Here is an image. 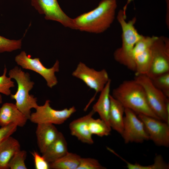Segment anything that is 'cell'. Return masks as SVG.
<instances>
[{
	"label": "cell",
	"instance_id": "cell-1",
	"mask_svg": "<svg viewBox=\"0 0 169 169\" xmlns=\"http://www.w3.org/2000/svg\"><path fill=\"white\" fill-rule=\"evenodd\" d=\"M116 7V0H102L94 9L73 19L76 29L97 33L104 32L113 23Z\"/></svg>",
	"mask_w": 169,
	"mask_h": 169
},
{
	"label": "cell",
	"instance_id": "cell-2",
	"mask_svg": "<svg viewBox=\"0 0 169 169\" xmlns=\"http://www.w3.org/2000/svg\"><path fill=\"white\" fill-rule=\"evenodd\" d=\"M112 96L125 108L131 110L137 115L160 120L150 107L143 88L135 79L123 81L113 89Z\"/></svg>",
	"mask_w": 169,
	"mask_h": 169
},
{
	"label": "cell",
	"instance_id": "cell-3",
	"mask_svg": "<svg viewBox=\"0 0 169 169\" xmlns=\"http://www.w3.org/2000/svg\"><path fill=\"white\" fill-rule=\"evenodd\" d=\"M117 19L122 29V43L121 47L115 51L114 54V59L129 69L135 72V65L131 59V54L136 44L142 35L138 33L134 26L136 21L135 17L127 22L124 17L123 10H120Z\"/></svg>",
	"mask_w": 169,
	"mask_h": 169
},
{
	"label": "cell",
	"instance_id": "cell-4",
	"mask_svg": "<svg viewBox=\"0 0 169 169\" xmlns=\"http://www.w3.org/2000/svg\"><path fill=\"white\" fill-rule=\"evenodd\" d=\"M8 75L16 80L18 85L16 93L11 94V98L15 100L18 108L29 120L31 110L35 109L38 105L37 98L29 94L33 87L34 82L31 80L28 73L24 72L18 66L10 70Z\"/></svg>",
	"mask_w": 169,
	"mask_h": 169
},
{
	"label": "cell",
	"instance_id": "cell-5",
	"mask_svg": "<svg viewBox=\"0 0 169 169\" xmlns=\"http://www.w3.org/2000/svg\"><path fill=\"white\" fill-rule=\"evenodd\" d=\"M134 79L143 88L148 103L152 111L161 120L169 124V117L166 110L169 98L153 85L151 79L146 75H136Z\"/></svg>",
	"mask_w": 169,
	"mask_h": 169
},
{
	"label": "cell",
	"instance_id": "cell-6",
	"mask_svg": "<svg viewBox=\"0 0 169 169\" xmlns=\"http://www.w3.org/2000/svg\"><path fill=\"white\" fill-rule=\"evenodd\" d=\"M15 60L18 65L22 68L32 70L42 76L49 87L52 88L57 84L58 81L55 73L59 71L58 60L56 61L51 68H48L43 65L39 58H32L24 51H22L17 55Z\"/></svg>",
	"mask_w": 169,
	"mask_h": 169
},
{
	"label": "cell",
	"instance_id": "cell-7",
	"mask_svg": "<svg viewBox=\"0 0 169 169\" xmlns=\"http://www.w3.org/2000/svg\"><path fill=\"white\" fill-rule=\"evenodd\" d=\"M50 101L47 100L44 104L38 105L36 111L31 114L29 120L33 123L50 124L60 125L63 123L75 113L76 110L74 106L61 110L52 108L50 105Z\"/></svg>",
	"mask_w": 169,
	"mask_h": 169
},
{
	"label": "cell",
	"instance_id": "cell-8",
	"mask_svg": "<svg viewBox=\"0 0 169 169\" xmlns=\"http://www.w3.org/2000/svg\"><path fill=\"white\" fill-rule=\"evenodd\" d=\"M152 58L146 75L150 79L169 72V42L167 38L158 37L151 47Z\"/></svg>",
	"mask_w": 169,
	"mask_h": 169
},
{
	"label": "cell",
	"instance_id": "cell-9",
	"mask_svg": "<svg viewBox=\"0 0 169 169\" xmlns=\"http://www.w3.org/2000/svg\"><path fill=\"white\" fill-rule=\"evenodd\" d=\"M72 75L82 80L89 87L95 92L94 96L85 109L94 100L96 94L103 90L110 79L105 69L96 71L89 68L81 62L78 64L76 69L73 72Z\"/></svg>",
	"mask_w": 169,
	"mask_h": 169
},
{
	"label": "cell",
	"instance_id": "cell-10",
	"mask_svg": "<svg viewBox=\"0 0 169 169\" xmlns=\"http://www.w3.org/2000/svg\"><path fill=\"white\" fill-rule=\"evenodd\" d=\"M123 130L121 135L125 143H142L149 140L142 121L133 111L125 108Z\"/></svg>",
	"mask_w": 169,
	"mask_h": 169
},
{
	"label": "cell",
	"instance_id": "cell-11",
	"mask_svg": "<svg viewBox=\"0 0 169 169\" xmlns=\"http://www.w3.org/2000/svg\"><path fill=\"white\" fill-rule=\"evenodd\" d=\"M32 5L45 19L57 21L64 26L76 29L73 19L67 16L57 0H31Z\"/></svg>",
	"mask_w": 169,
	"mask_h": 169
},
{
	"label": "cell",
	"instance_id": "cell-12",
	"mask_svg": "<svg viewBox=\"0 0 169 169\" xmlns=\"http://www.w3.org/2000/svg\"><path fill=\"white\" fill-rule=\"evenodd\" d=\"M143 122L149 137L158 146H169V124L161 120L142 114H138Z\"/></svg>",
	"mask_w": 169,
	"mask_h": 169
},
{
	"label": "cell",
	"instance_id": "cell-13",
	"mask_svg": "<svg viewBox=\"0 0 169 169\" xmlns=\"http://www.w3.org/2000/svg\"><path fill=\"white\" fill-rule=\"evenodd\" d=\"M95 112L92 110L88 114L72 121L69 125L71 135L81 142L89 144L94 143L89 128V121Z\"/></svg>",
	"mask_w": 169,
	"mask_h": 169
},
{
	"label": "cell",
	"instance_id": "cell-14",
	"mask_svg": "<svg viewBox=\"0 0 169 169\" xmlns=\"http://www.w3.org/2000/svg\"><path fill=\"white\" fill-rule=\"evenodd\" d=\"M28 120L15 104L5 103L0 108V126L1 127L14 123L18 126L22 127Z\"/></svg>",
	"mask_w": 169,
	"mask_h": 169
},
{
	"label": "cell",
	"instance_id": "cell-15",
	"mask_svg": "<svg viewBox=\"0 0 169 169\" xmlns=\"http://www.w3.org/2000/svg\"><path fill=\"white\" fill-rule=\"evenodd\" d=\"M36 131L38 146L42 154L56 140L59 132L54 124H37Z\"/></svg>",
	"mask_w": 169,
	"mask_h": 169
},
{
	"label": "cell",
	"instance_id": "cell-16",
	"mask_svg": "<svg viewBox=\"0 0 169 169\" xmlns=\"http://www.w3.org/2000/svg\"><path fill=\"white\" fill-rule=\"evenodd\" d=\"M110 102L108 122L110 128L121 135L124 126L125 108L117 100L110 95Z\"/></svg>",
	"mask_w": 169,
	"mask_h": 169
},
{
	"label": "cell",
	"instance_id": "cell-17",
	"mask_svg": "<svg viewBox=\"0 0 169 169\" xmlns=\"http://www.w3.org/2000/svg\"><path fill=\"white\" fill-rule=\"evenodd\" d=\"M20 150L19 141L11 136L0 143V169H8V163L14 155Z\"/></svg>",
	"mask_w": 169,
	"mask_h": 169
},
{
	"label": "cell",
	"instance_id": "cell-18",
	"mask_svg": "<svg viewBox=\"0 0 169 169\" xmlns=\"http://www.w3.org/2000/svg\"><path fill=\"white\" fill-rule=\"evenodd\" d=\"M68 152L67 141L62 133L60 132L56 140L42 154L49 163L62 157Z\"/></svg>",
	"mask_w": 169,
	"mask_h": 169
},
{
	"label": "cell",
	"instance_id": "cell-19",
	"mask_svg": "<svg viewBox=\"0 0 169 169\" xmlns=\"http://www.w3.org/2000/svg\"><path fill=\"white\" fill-rule=\"evenodd\" d=\"M111 82V79H110L100 92L97 102L92 107V110L95 113L97 112L100 118L105 121L110 127L108 118L110 105V93Z\"/></svg>",
	"mask_w": 169,
	"mask_h": 169
},
{
	"label": "cell",
	"instance_id": "cell-20",
	"mask_svg": "<svg viewBox=\"0 0 169 169\" xmlns=\"http://www.w3.org/2000/svg\"><path fill=\"white\" fill-rule=\"evenodd\" d=\"M81 158L80 156L68 152L62 157L49 163V168L52 169H77Z\"/></svg>",
	"mask_w": 169,
	"mask_h": 169
},
{
	"label": "cell",
	"instance_id": "cell-21",
	"mask_svg": "<svg viewBox=\"0 0 169 169\" xmlns=\"http://www.w3.org/2000/svg\"><path fill=\"white\" fill-rule=\"evenodd\" d=\"M151 47L135 57V75H146L149 72L152 58Z\"/></svg>",
	"mask_w": 169,
	"mask_h": 169
},
{
	"label": "cell",
	"instance_id": "cell-22",
	"mask_svg": "<svg viewBox=\"0 0 169 169\" xmlns=\"http://www.w3.org/2000/svg\"><path fill=\"white\" fill-rule=\"evenodd\" d=\"M89 131L92 135L100 137L108 136L110 134L111 128L100 118L94 119L91 117L89 121Z\"/></svg>",
	"mask_w": 169,
	"mask_h": 169
},
{
	"label": "cell",
	"instance_id": "cell-23",
	"mask_svg": "<svg viewBox=\"0 0 169 169\" xmlns=\"http://www.w3.org/2000/svg\"><path fill=\"white\" fill-rule=\"evenodd\" d=\"M122 160L126 164L127 167L129 169H168L169 165L165 162L162 156L160 155L156 156L153 164L148 166H142L136 163H131L123 158Z\"/></svg>",
	"mask_w": 169,
	"mask_h": 169
},
{
	"label": "cell",
	"instance_id": "cell-24",
	"mask_svg": "<svg viewBox=\"0 0 169 169\" xmlns=\"http://www.w3.org/2000/svg\"><path fill=\"white\" fill-rule=\"evenodd\" d=\"M158 37L154 36L149 37L142 36L141 38L136 43L131 54V59L135 64L134 59L135 57L150 48Z\"/></svg>",
	"mask_w": 169,
	"mask_h": 169
},
{
	"label": "cell",
	"instance_id": "cell-25",
	"mask_svg": "<svg viewBox=\"0 0 169 169\" xmlns=\"http://www.w3.org/2000/svg\"><path fill=\"white\" fill-rule=\"evenodd\" d=\"M153 85L169 97V72L151 79Z\"/></svg>",
	"mask_w": 169,
	"mask_h": 169
},
{
	"label": "cell",
	"instance_id": "cell-26",
	"mask_svg": "<svg viewBox=\"0 0 169 169\" xmlns=\"http://www.w3.org/2000/svg\"><path fill=\"white\" fill-rule=\"evenodd\" d=\"M27 156V152L21 150L17 152L10 160L8 164V169H27L25 161Z\"/></svg>",
	"mask_w": 169,
	"mask_h": 169
},
{
	"label": "cell",
	"instance_id": "cell-27",
	"mask_svg": "<svg viewBox=\"0 0 169 169\" xmlns=\"http://www.w3.org/2000/svg\"><path fill=\"white\" fill-rule=\"evenodd\" d=\"M21 46V39L10 40L0 36V53L20 49Z\"/></svg>",
	"mask_w": 169,
	"mask_h": 169
},
{
	"label": "cell",
	"instance_id": "cell-28",
	"mask_svg": "<svg viewBox=\"0 0 169 169\" xmlns=\"http://www.w3.org/2000/svg\"><path fill=\"white\" fill-rule=\"evenodd\" d=\"M7 73L5 67L2 75L0 76V93L8 96L11 94L10 88L15 87V85L11 79L6 76Z\"/></svg>",
	"mask_w": 169,
	"mask_h": 169
},
{
	"label": "cell",
	"instance_id": "cell-29",
	"mask_svg": "<svg viewBox=\"0 0 169 169\" xmlns=\"http://www.w3.org/2000/svg\"><path fill=\"white\" fill-rule=\"evenodd\" d=\"M98 161L91 158L81 157L77 169H105Z\"/></svg>",
	"mask_w": 169,
	"mask_h": 169
},
{
	"label": "cell",
	"instance_id": "cell-30",
	"mask_svg": "<svg viewBox=\"0 0 169 169\" xmlns=\"http://www.w3.org/2000/svg\"><path fill=\"white\" fill-rule=\"evenodd\" d=\"M17 127L14 123L2 126L0 128V143L15 132Z\"/></svg>",
	"mask_w": 169,
	"mask_h": 169
},
{
	"label": "cell",
	"instance_id": "cell-31",
	"mask_svg": "<svg viewBox=\"0 0 169 169\" xmlns=\"http://www.w3.org/2000/svg\"><path fill=\"white\" fill-rule=\"evenodd\" d=\"M32 154L34 158L36 169H50L49 163L45 160L42 156H41L36 151H33Z\"/></svg>",
	"mask_w": 169,
	"mask_h": 169
},
{
	"label": "cell",
	"instance_id": "cell-32",
	"mask_svg": "<svg viewBox=\"0 0 169 169\" xmlns=\"http://www.w3.org/2000/svg\"><path fill=\"white\" fill-rule=\"evenodd\" d=\"M134 0H127V2L126 4H125V6L123 8V11L124 13H126V11L127 9V6L132 1H133Z\"/></svg>",
	"mask_w": 169,
	"mask_h": 169
},
{
	"label": "cell",
	"instance_id": "cell-33",
	"mask_svg": "<svg viewBox=\"0 0 169 169\" xmlns=\"http://www.w3.org/2000/svg\"><path fill=\"white\" fill-rule=\"evenodd\" d=\"M2 103V96L0 93V104Z\"/></svg>",
	"mask_w": 169,
	"mask_h": 169
}]
</instances>
